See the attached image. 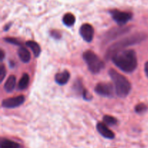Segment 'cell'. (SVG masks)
Masks as SVG:
<instances>
[{"label": "cell", "mask_w": 148, "mask_h": 148, "mask_svg": "<svg viewBox=\"0 0 148 148\" xmlns=\"http://www.w3.org/2000/svg\"><path fill=\"white\" fill-rule=\"evenodd\" d=\"M112 18L114 21L119 25H124L127 24L132 18V14L128 12H122L119 10H114L110 12Z\"/></svg>", "instance_id": "5b68a950"}, {"label": "cell", "mask_w": 148, "mask_h": 148, "mask_svg": "<svg viewBox=\"0 0 148 148\" xmlns=\"http://www.w3.org/2000/svg\"><path fill=\"white\" fill-rule=\"evenodd\" d=\"M26 46L31 49V51H33V54H34L36 57H38L40 53V51H41L38 43L33 41V40H29V41L26 42Z\"/></svg>", "instance_id": "5bb4252c"}, {"label": "cell", "mask_w": 148, "mask_h": 148, "mask_svg": "<svg viewBox=\"0 0 148 148\" xmlns=\"http://www.w3.org/2000/svg\"><path fill=\"white\" fill-rule=\"evenodd\" d=\"M108 74L114 82V89L116 95L120 98H126L130 94L132 89L130 81L124 75H121L113 69L108 71Z\"/></svg>", "instance_id": "7a4b0ae2"}, {"label": "cell", "mask_w": 148, "mask_h": 148, "mask_svg": "<svg viewBox=\"0 0 148 148\" xmlns=\"http://www.w3.org/2000/svg\"><path fill=\"white\" fill-rule=\"evenodd\" d=\"M6 69L4 67V64H1V66H0V81L2 82L4 80V77H5L6 75Z\"/></svg>", "instance_id": "ffe728a7"}, {"label": "cell", "mask_w": 148, "mask_h": 148, "mask_svg": "<svg viewBox=\"0 0 148 148\" xmlns=\"http://www.w3.org/2000/svg\"><path fill=\"white\" fill-rule=\"evenodd\" d=\"M104 123L108 126H114L117 124V119L111 116L106 115L103 116Z\"/></svg>", "instance_id": "e0dca14e"}, {"label": "cell", "mask_w": 148, "mask_h": 148, "mask_svg": "<svg viewBox=\"0 0 148 148\" xmlns=\"http://www.w3.org/2000/svg\"><path fill=\"white\" fill-rule=\"evenodd\" d=\"M70 77V74L67 70H64L62 72H59L55 76V80L56 83L60 85H64L67 83Z\"/></svg>", "instance_id": "30bf717a"}, {"label": "cell", "mask_w": 148, "mask_h": 148, "mask_svg": "<svg viewBox=\"0 0 148 148\" xmlns=\"http://www.w3.org/2000/svg\"><path fill=\"white\" fill-rule=\"evenodd\" d=\"M114 87L111 84L106 82H100L97 84L95 88V91L96 93L101 96L112 97L114 95Z\"/></svg>", "instance_id": "8992f818"}, {"label": "cell", "mask_w": 148, "mask_h": 148, "mask_svg": "<svg viewBox=\"0 0 148 148\" xmlns=\"http://www.w3.org/2000/svg\"><path fill=\"white\" fill-rule=\"evenodd\" d=\"M4 51L1 50V60H3V59H4Z\"/></svg>", "instance_id": "cb8c5ba5"}, {"label": "cell", "mask_w": 148, "mask_h": 148, "mask_svg": "<svg viewBox=\"0 0 148 148\" xmlns=\"http://www.w3.org/2000/svg\"><path fill=\"white\" fill-rule=\"evenodd\" d=\"M82 57L91 73H99L105 66V64L103 62L102 59H100L92 51H85L83 53Z\"/></svg>", "instance_id": "277c9868"}, {"label": "cell", "mask_w": 148, "mask_h": 148, "mask_svg": "<svg viewBox=\"0 0 148 148\" xmlns=\"http://www.w3.org/2000/svg\"><path fill=\"white\" fill-rule=\"evenodd\" d=\"M63 23L68 27L72 26L75 23V17L72 13H66L63 17Z\"/></svg>", "instance_id": "2e32d148"}, {"label": "cell", "mask_w": 148, "mask_h": 148, "mask_svg": "<svg viewBox=\"0 0 148 148\" xmlns=\"http://www.w3.org/2000/svg\"><path fill=\"white\" fill-rule=\"evenodd\" d=\"M147 110V107L145 104L144 103H140L138 105L136 106L135 107V111L137 114H143Z\"/></svg>", "instance_id": "d6986e66"}, {"label": "cell", "mask_w": 148, "mask_h": 148, "mask_svg": "<svg viewBox=\"0 0 148 148\" xmlns=\"http://www.w3.org/2000/svg\"><path fill=\"white\" fill-rule=\"evenodd\" d=\"M145 72L146 75L148 77V62H146L145 65Z\"/></svg>", "instance_id": "603a6c76"}, {"label": "cell", "mask_w": 148, "mask_h": 148, "mask_svg": "<svg viewBox=\"0 0 148 148\" xmlns=\"http://www.w3.org/2000/svg\"><path fill=\"white\" fill-rule=\"evenodd\" d=\"M51 36H53L54 38L56 39H59L61 38V34L59 33L58 31H56V30H52L51 32Z\"/></svg>", "instance_id": "7402d4cb"}, {"label": "cell", "mask_w": 148, "mask_h": 148, "mask_svg": "<svg viewBox=\"0 0 148 148\" xmlns=\"http://www.w3.org/2000/svg\"><path fill=\"white\" fill-rule=\"evenodd\" d=\"M29 82H30V77L27 73L23 74L22 77L20 78V81L18 82V89L19 90H25L28 86Z\"/></svg>", "instance_id": "9a60e30c"}, {"label": "cell", "mask_w": 148, "mask_h": 148, "mask_svg": "<svg viewBox=\"0 0 148 148\" xmlns=\"http://www.w3.org/2000/svg\"><path fill=\"white\" fill-rule=\"evenodd\" d=\"M17 53H18L20 59L23 63H28L30 61V59H31L30 53L26 48L23 47V46L20 47V49H18V51H17Z\"/></svg>", "instance_id": "8fae6325"}, {"label": "cell", "mask_w": 148, "mask_h": 148, "mask_svg": "<svg viewBox=\"0 0 148 148\" xmlns=\"http://www.w3.org/2000/svg\"><path fill=\"white\" fill-rule=\"evenodd\" d=\"M25 101V98L24 95H18V96L13 97V98H9L4 99L2 101V106L6 108H14L18 107L24 103Z\"/></svg>", "instance_id": "52a82bcc"}, {"label": "cell", "mask_w": 148, "mask_h": 148, "mask_svg": "<svg viewBox=\"0 0 148 148\" xmlns=\"http://www.w3.org/2000/svg\"><path fill=\"white\" fill-rule=\"evenodd\" d=\"M143 39H144V36L143 35L136 34L129 36V37L124 38L123 40L116 42L108 49L106 54L107 58L110 57V56L112 57L113 55L118 53V52L121 51H123V49H125L127 46L140 43Z\"/></svg>", "instance_id": "3957f363"}, {"label": "cell", "mask_w": 148, "mask_h": 148, "mask_svg": "<svg viewBox=\"0 0 148 148\" xmlns=\"http://www.w3.org/2000/svg\"><path fill=\"white\" fill-rule=\"evenodd\" d=\"M114 64L123 72L130 73L137 66V58L134 50H123L115 53L111 57Z\"/></svg>", "instance_id": "6da1fadb"}, {"label": "cell", "mask_w": 148, "mask_h": 148, "mask_svg": "<svg viewBox=\"0 0 148 148\" xmlns=\"http://www.w3.org/2000/svg\"><path fill=\"white\" fill-rule=\"evenodd\" d=\"M126 31H127V30H123V29H121V30H118V29H116V30H112V31L109 32V33L107 35V36H108V38H107L110 39L111 38V36H113L114 38H116V36H120L121 33H124V32H126Z\"/></svg>", "instance_id": "ac0fdd59"}, {"label": "cell", "mask_w": 148, "mask_h": 148, "mask_svg": "<svg viewBox=\"0 0 148 148\" xmlns=\"http://www.w3.org/2000/svg\"><path fill=\"white\" fill-rule=\"evenodd\" d=\"M4 40H5V41L8 42V43H12V44L17 45V46H20V42L16 38H4Z\"/></svg>", "instance_id": "44dd1931"}, {"label": "cell", "mask_w": 148, "mask_h": 148, "mask_svg": "<svg viewBox=\"0 0 148 148\" xmlns=\"http://www.w3.org/2000/svg\"><path fill=\"white\" fill-rule=\"evenodd\" d=\"M16 85V77L14 75H11L7 78L5 84H4V90L7 92H12Z\"/></svg>", "instance_id": "7c38bea8"}, {"label": "cell", "mask_w": 148, "mask_h": 148, "mask_svg": "<svg viewBox=\"0 0 148 148\" xmlns=\"http://www.w3.org/2000/svg\"><path fill=\"white\" fill-rule=\"evenodd\" d=\"M97 130H98V132L101 134L103 137L106 139H110V140H112L115 137V134H114L111 130H110L108 127H106L105 124L103 123H98L97 124Z\"/></svg>", "instance_id": "9c48e42d"}, {"label": "cell", "mask_w": 148, "mask_h": 148, "mask_svg": "<svg viewBox=\"0 0 148 148\" xmlns=\"http://www.w3.org/2000/svg\"><path fill=\"white\" fill-rule=\"evenodd\" d=\"M79 34L84 40L86 42H91L94 37V28L91 25L85 23L79 28Z\"/></svg>", "instance_id": "ba28073f"}, {"label": "cell", "mask_w": 148, "mask_h": 148, "mask_svg": "<svg viewBox=\"0 0 148 148\" xmlns=\"http://www.w3.org/2000/svg\"><path fill=\"white\" fill-rule=\"evenodd\" d=\"M0 148H20V145L12 140L2 138L0 142Z\"/></svg>", "instance_id": "4fadbf2b"}]
</instances>
